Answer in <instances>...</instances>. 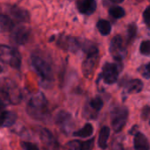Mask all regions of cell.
I'll list each match as a JSON object with an SVG mask.
<instances>
[{
    "instance_id": "6da1fadb",
    "label": "cell",
    "mask_w": 150,
    "mask_h": 150,
    "mask_svg": "<svg viewBox=\"0 0 150 150\" xmlns=\"http://www.w3.org/2000/svg\"><path fill=\"white\" fill-rule=\"evenodd\" d=\"M27 113L36 120H44L47 116V101L43 94L38 93L31 98L26 107Z\"/></svg>"
},
{
    "instance_id": "7a4b0ae2",
    "label": "cell",
    "mask_w": 150,
    "mask_h": 150,
    "mask_svg": "<svg viewBox=\"0 0 150 150\" xmlns=\"http://www.w3.org/2000/svg\"><path fill=\"white\" fill-rule=\"evenodd\" d=\"M31 62H32V65H33L34 70L40 76L43 84L48 85L50 83L53 82V80H54L53 71H52L50 65L46 61H44L43 59H41L39 56L33 55L32 57Z\"/></svg>"
},
{
    "instance_id": "3957f363",
    "label": "cell",
    "mask_w": 150,
    "mask_h": 150,
    "mask_svg": "<svg viewBox=\"0 0 150 150\" xmlns=\"http://www.w3.org/2000/svg\"><path fill=\"white\" fill-rule=\"evenodd\" d=\"M83 50L87 53V57L83 63V73L86 78H91L93 75L96 63L98 57V49L96 46L89 44L83 47Z\"/></svg>"
},
{
    "instance_id": "277c9868",
    "label": "cell",
    "mask_w": 150,
    "mask_h": 150,
    "mask_svg": "<svg viewBox=\"0 0 150 150\" xmlns=\"http://www.w3.org/2000/svg\"><path fill=\"white\" fill-rule=\"evenodd\" d=\"M1 60L8 63L11 67L18 69L21 65V55L18 51L15 48L9 47L7 46L2 45L0 48Z\"/></svg>"
},
{
    "instance_id": "5b68a950",
    "label": "cell",
    "mask_w": 150,
    "mask_h": 150,
    "mask_svg": "<svg viewBox=\"0 0 150 150\" xmlns=\"http://www.w3.org/2000/svg\"><path fill=\"white\" fill-rule=\"evenodd\" d=\"M128 117V110L126 107H117L112 112V127L115 132H120L125 127Z\"/></svg>"
},
{
    "instance_id": "8992f818",
    "label": "cell",
    "mask_w": 150,
    "mask_h": 150,
    "mask_svg": "<svg viewBox=\"0 0 150 150\" xmlns=\"http://www.w3.org/2000/svg\"><path fill=\"white\" fill-rule=\"evenodd\" d=\"M120 62L117 63H110L107 62L104 65L101 76L103 77L104 81L107 84H112L117 82L119 73L120 71Z\"/></svg>"
},
{
    "instance_id": "52a82bcc",
    "label": "cell",
    "mask_w": 150,
    "mask_h": 150,
    "mask_svg": "<svg viewBox=\"0 0 150 150\" xmlns=\"http://www.w3.org/2000/svg\"><path fill=\"white\" fill-rule=\"evenodd\" d=\"M110 53L117 62H121L127 55V49L123 44V40L120 36H115L110 45Z\"/></svg>"
},
{
    "instance_id": "ba28073f",
    "label": "cell",
    "mask_w": 150,
    "mask_h": 150,
    "mask_svg": "<svg viewBox=\"0 0 150 150\" xmlns=\"http://www.w3.org/2000/svg\"><path fill=\"white\" fill-rule=\"evenodd\" d=\"M40 137L42 142V150H59V144L50 131L42 129Z\"/></svg>"
},
{
    "instance_id": "9c48e42d",
    "label": "cell",
    "mask_w": 150,
    "mask_h": 150,
    "mask_svg": "<svg viewBox=\"0 0 150 150\" xmlns=\"http://www.w3.org/2000/svg\"><path fill=\"white\" fill-rule=\"evenodd\" d=\"M29 38V31L25 26H18L13 30L11 33V40L18 45H23L27 42Z\"/></svg>"
},
{
    "instance_id": "30bf717a",
    "label": "cell",
    "mask_w": 150,
    "mask_h": 150,
    "mask_svg": "<svg viewBox=\"0 0 150 150\" xmlns=\"http://www.w3.org/2000/svg\"><path fill=\"white\" fill-rule=\"evenodd\" d=\"M56 123L61 127L62 131H67V130H70L69 128L71 127V124H72V120H71V116L69 113H68L67 112L64 111H61L60 112L57 113L56 115V119H55Z\"/></svg>"
},
{
    "instance_id": "8fae6325",
    "label": "cell",
    "mask_w": 150,
    "mask_h": 150,
    "mask_svg": "<svg viewBox=\"0 0 150 150\" xmlns=\"http://www.w3.org/2000/svg\"><path fill=\"white\" fill-rule=\"evenodd\" d=\"M78 11L85 15L92 14L97 8V3L95 0H80L77 4Z\"/></svg>"
},
{
    "instance_id": "7c38bea8",
    "label": "cell",
    "mask_w": 150,
    "mask_h": 150,
    "mask_svg": "<svg viewBox=\"0 0 150 150\" xmlns=\"http://www.w3.org/2000/svg\"><path fill=\"white\" fill-rule=\"evenodd\" d=\"M134 145L136 150H149L150 146L147 137L142 133H136L134 139Z\"/></svg>"
},
{
    "instance_id": "4fadbf2b",
    "label": "cell",
    "mask_w": 150,
    "mask_h": 150,
    "mask_svg": "<svg viewBox=\"0 0 150 150\" xmlns=\"http://www.w3.org/2000/svg\"><path fill=\"white\" fill-rule=\"evenodd\" d=\"M17 120V115L12 112H3L1 118V127H10Z\"/></svg>"
},
{
    "instance_id": "5bb4252c",
    "label": "cell",
    "mask_w": 150,
    "mask_h": 150,
    "mask_svg": "<svg viewBox=\"0 0 150 150\" xmlns=\"http://www.w3.org/2000/svg\"><path fill=\"white\" fill-rule=\"evenodd\" d=\"M143 83L139 79H134L127 83L126 85V91L128 94H136L142 91Z\"/></svg>"
},
{
    "instance_id": "9a60e30c",
    "label": "cell",
    "mask_w": 150,
    "mask_h": 150,
    "mask_svg": "<svg viewBox=\"0 0 150 150\" xmlns=\"http://www.w3.org/2000/svg\"><path fill=\"white\" fill-rule=\"evenodd\" d=\"M109 136H110V128L108 127H102L98 136V146L102 149H105L107 148V142Z\"/></svg>"
},
{
    "instance_id": "2e32d148",
    "label": "cell",
    "mask_w": 150,
    "mask_h": 150,
    "mask_svg": "<svg viewBox=\"0 0 150 150\" xmlns=\"http://www.w3.org/2000/svg\"><path fill=\"white\" fill-rule=\"evenodd\" d=\"M0 27L2 32L11 31L13 29V22L7 15L2 14L0 18Z\"/></svg>"
},
{
    "instance_id": "e0dca14e",
    "label": "cell",
    "mask_w": 150,
    "mask_h": 150,
    "mask_svg": "<svg viewBox=\"0 0 150 150\" xmlns=\"http://www.w3.org/2000/svg\"><path fill=\"white\" fill-rule=\"evenodd\" d=\"M97 27H98L99 33L104 36L108 35L112 30V26H111L110 22L107 20H105V19L98 20V22L97 23Z\"/></svg>"
},
{
    "instance_id": "ac0fdd59",
    "label": "cell",
    "mask_w": 150,
    "mask_h": 150,
    "mask_svg": "<svg viewBox=\"0 0 150 150\" xmlns=\"http://www.w3.org/2000/svg\"><path fill=\"white\" fill-rule=\"evenodd\" d=\"M11 13L14 18L21 21H26L28 19V13L21 8L13 6L11 10Z\"/></svg>"
},
{
    "instance_id": "d6986e66",
    "label": "cell",
    "mask_w": 150,
    "mask_h": 150,
    "mask_svg": "<svg viewBox=\"0 0 150 150\" xmlns=\"http://www.w3.org/2000/svg\"><path fill=\"white\" fill-rule=\"evenodd\" d=\"M93 134V127L91 124H86L83 127H82L80 130L75 132L73 134L74 136H77V137H81V138H85V137H89Z\"/></svg>"
},
{
    "instance_id": "ffe728a7",
    "label": "cell",
    "mask_w": 150,
    "mask_h": 150,
    "mask_svg": "<svg viewBox=\"0 0 150 150\" xmlns=\"http://www.w3.org/2000/svg\"><path fill=\"white\" fill-rule=\"evenodd\" d=\"M110 15L114 18H123L126 14L125 10L120 6H112L109 9Z\"/></svg>"
},
{
    "instance_id": "44dd1931",
    "label": "cell",
    "mask_w": 150,
    "mask_h": 150,
    "mask_svg": "<svg viewBox=\"0 0 150 150\" xmlns=\"http://www.w3.org/2000/svg\"><path fill=\"white\" fill-rule=\"evenodd\" d=\"M103 100L99 98V97H97V98H94L91 100L90 102V106L92 110L96 111V112H99L101 110V108L103 107Z\"/></svg>"
},
{
    "instance_id": "7402d4cb",
    "label": "cell",
    "mask_w": 150,
    "mask_h": 150,
    "mask_svg": "<svg viewBox=\"0 0 150 150\" xmlns=\"http://www.w3.org/2000/svg\"><path fill=\"white\" fill-rule=\"evenodd\" d=\"M137 33V27L135 24H131L127 28V40L130 42L133 39H134Z\"/></svg>"
},
{
    "instance_id": "603a6c76",
    "label": "cell",
    "mask_w": 150,
    "mask_h": 150,
    "mask_svg": "<svg viewBox=\"0 0 150 150\" xmlns=\"http://www.w3.org/2000/svg\"><path fill=\"white\" fill-rule=\"evenodd\" d=\"M140 52L144 55H150V40H144L140 46Z\"/></svg>"
},
{
    "instance_id": "cb8c5ba5",
    "label": "cell",
    "mask_w": 150,
    "mask_h": 150,
    "mask_svg": "<svg viewBox=\"0 0 150 150\" xmlns=\"http://www.w3.org/2000/svg\"><path fill=\"white\" fill-rule=\"evenodd\" d=\"M82 142L79 141H71L67 143L66 147L69 150H81Z\"/></svg>"
},
{
    "instance_id": "d4e9b609",
    "label": "cell",
    "mask_w": 150,
    "mask_h": 150,
    "mask_svg": "<svg viewBox=\"0 0 150 150\" xmlns=\"http://www.w3.org/2000/svg\"><path fill=\"white\" fill-rule=\"evenodd\" d=\"M94 146V138L88 140L84 142H82L81 150H92Z\"/></svg>"
},
{
    "instance_id": "484cf974",
    "label": "cell",
    "mask_w": 150,
    "mask_h": 150,
    "mask_svg": "<svg viewBox=\"0 0 150 150\" xmlns=\"http://www.w3.org/2000/svg\"><path fill=\"white\" fill-rule=\"evenodd\" d=\"M21 147L25 150H40L37 145L31 142H22Z\"/></svg>"
},
{
    "instance_id": "4316f807",
    "label": "cell",
    "mask_w": 150,
    "mask_h": 150,
    "mask_svg": "<svg viewBox=\"0 0 150 150\" xmlns=\"http://www.w3.org/2000/svg\"><path fill=\"white\" fill-rule=\"evenodd\" d=\"M143 18H144V21L147 24V25H149L150 27V7H148L145 10V11L143 13Z\"/></svg>"
},
{
    "instance_id": "83f0119b",
    "label": "cell",
    "mask_w": 150,
    "mask_h": 150,
    "mask_svg": "<svg viewBox=\"0 0 150 150\" xmlns=\"http://www.w3.org/2000/svg\"><path fill=\"white\" fill-rule=\"evenodd\" d=\"M142 74L145 78H150V62L148 63L147 65H145L144 69H142Z\"/></svg>"
},
{
    "instance_id": "f1b7e54d",
    "label": "cell",
    "mask_w": 150,
    "mask_h": 150,
    "mask_svg": "<svg viewBox=\"0 0 150 150\" xmlns=\"http://www.w3.org/2000/svg\"><path fill=\"white\" fill-rule=\"evenodd\" d=\"M149 114H150V107L149 106H145V107L142 109V118L144 120H146L149 118Z\"/></svg>"
},
{
    "instance_id": "f546056e",
    "label": "cell",
    "mask_w": 150,
    "mask_h": 150,
    "mask_svg": "<svg viewBox=\"0 0 150 150\" xmlns=\"http://www.w3.org/2000/svg\"><path fill=\"white\" fill-rule=\"evenodd\" d=\"M115 2H122V1H124V0H114Z\"/></svg>"
},
{
    "instance_id": "4dcf8cb0",
    "label": "cell",
    "mask_w": 150,
    "mask_h": 150,
    "mask_svg": "<svg viewBox=\"0 0 150 150\" xmlns=\"http://www.w3.org/2000/svg\"><path fill=\"white\" fill-rule=\"evenodd\" d=\"M149 124H150V121H149Z\"/></svg>"
}]
</instances>
